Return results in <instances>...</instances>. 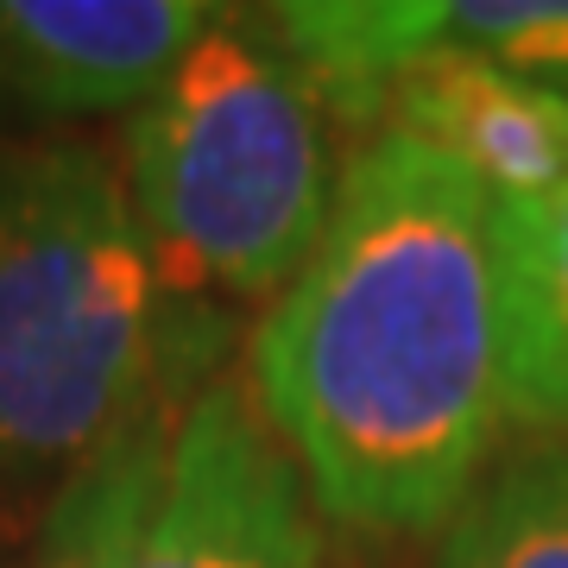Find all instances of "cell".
I'll list each match as a JSON object with an SVG mask.
<instances>
[{
  "mask_svg": "<svg viewBox=\"0 0 568 568\" xmlns=\"http://www.w3.org/2000/svg\"><path fill=\"white\" fill-rule=\"evenodd\" d=\"M436 568H568V443L493 467L443 530Z\"/></svg>",
  "mask_w": 568,
  "mask_h": 568,
  "instance_id": "cell-10",
  "label": "cell"
},
{
  "mask_svg": "<svg viewBox=\"0 0 568 568\" xmlns=\"http://www.w3.org/2000/svg\"><path fill=\"white\" fill-rule=\"evenodd\" d=\"M126 568H328L323 511L246 366H222L178 410Z\"/></svg>",
  "mask_w": 568,
  "mask_h": 568,
  "instance_id": "cell-4",
  "label": "cell"
},
{
  "mask_svg": "<svg viewBox=\"0 0 568 568\" xmlns=\"http://www.w3.org/2000/svg\"><path fill=\"white\" fill-rule=\"evenodd\" d=\"M511 424L568 443V171L537 203L499 209Z\"/></svg>",
  "mask_w": 568,
  "mask_h": 568,
  "instance_id": "cell-8",
  "label": "cell"
},
{
  "mask_svg": "<svg viewBox=\"0 0 568 568\" xmlns=\"http://www.w3.org/2000/svg\"><path fill=\"white\" fill-rule=\"evenodd\" d=\"M347 121L436 145L499 209L549 196L568 171V95L506 77L493 63L424 58L386 77Z\"/></svg>",
  "mask_w": 568,
  "mask_h": 568,
  "instance_id": "cell-7",
  "label": "cell"
},
{
  "mask_svg": "<svg viewBox=\"0 0 568 568\" xmlns=\"http://www.w3.org/2000/svg\"><path fill=\"white\" fill-rule=\"evenodd\" d=\"M215 20V0H0V108L133 114Z\"/></svg>",
  "mask_w": 568,
  "mask_h": 568,
  "instance_id": "cell-6",
  "label": "cell"
},
{
  "mask_svg": "<svg viewBox=\"0 0 568 568\" xmlns=\"http://www.w3.org/2000/svg\"><path fill=\"white\" fill-rule=\"evenodd\" d=\"M246 379L323 525L443 537L511 424L499 203L410 133H366Z\"/></svg>",
  "mask_w": 568,
  "mask_h": 568,
  "instance_id": "cell-1",
  "label": "cell"
},
{
  "mask_svg": "<svg viewBox=\"0 0 568 568\" xmlns=\"http://www.w3.org/2000/svg\"><path fill=\"white\" fill-rule=\"evenodd\" d=\"M260 13L335 121L424 58L493 63L568 95V0H278Z\"/></svg>",
  "mask_w": 568,
  "mask_h": 568,
  "instance_id": "cell-5",
  "label": "cell"
},
{
  "mask_svg": "<svg viewBox=\"0 0 568 568\" xmlns=\"http://www.w3.org/2000/svg\"><path fill=\"white\" fill-rule=\"evenodd\" d=\"M209 310L171 297L121 159L77 133L0 140V474L70 480L178 410L215 366Z\"/></svg>",
  "mask_w": 568,
  "mask_h": 568,
  "instance_id": "cell-2",
  "label": "cell"
},
{
  "mask_svg": "<svg viewBox=\"0 0 568 568\" xmlns=\"http://www.w3.org/2000/svg\"><path fill=\"white\" fill-rule=\"evenodd\" d=\"M328 121L304 63L241 7L126 114L121 178L178 304H272L304 272L342 183Z\"/></svg>",
  "mask_w": 568,
  "mask_h": 568,
  "instance_id": "cell-3",
  "label": "cell"
},
{
  "mask_svg": "<svg viewBox=\"0 0 568 568\" xmlns=\"http://www.w3.org/2000/svg\"><path fill=\"white\" fill-rule=\"evenodd\" d=\"M190 398H196V392H190ZM190 398H183V405H190ZM178 410H159L152 424H140L133 436L102 448L95 462L77 467V474L51 493L32 568H126V556L140 544L145 506H152V493H159L164 443H171Z\"/></svg>",
  "mask_w": 568,
  "mask_h": 568,
  "instance_id": "cell-9",
  "label": "cell"
}]
</instances>
